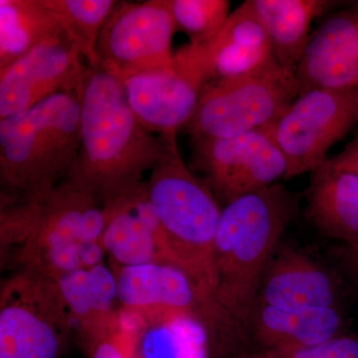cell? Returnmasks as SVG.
<instances>
[{
	"label": "cell",
	"instance_id": "1",
	"mask_svg": "<svg viewBox=\"0 0 358 358\" xmlns=\"http://www.w3.org/2000/svg\"><path fill=\"white\" fill-rule=\"evenodd\" d=\"M296 207L293 193L275 183L221 210L214 241L219 331L211 358H237L251 350L250 322L263 275Z\"/></svg>",
	"mask_w": 358,
	"mask_h": 358
},
{
	"label": "cell",
	"instance_id": "2",
	"mask_svg": "<svg viewBox=\"0 0 358 358\" xmlns=\"http://www.w3.org/2000/svg\"><path fill=\"white\" fill-rule=\"evenodd\" d=\"M77 95L81 145L63 181L103 208L145 182L143 174L159 159L162 141L134 114L117 75L89 67Z\"/></svg>",
	"mask_w": 358,
	"mask_h": 358
},
{
	"label": "cell",
	"instance_id": "3",
	"mask_svg": "<svg viewBox=\"0 0 358 358\" xmlns=\"http://www.w3.org/2000/svg\"><path fill=\"white\" fill-rule=\"evenodd\" d=\"M176 134L159 136L162 150L145 181L147 194L164 229L173 265L192 280L216 324L214 241L221 210L211 190L186 166Z\"/></svg>",
	"mask_w": 358,
	"mask_h": 358
},
{
	"label": "cell",
	"instance_id": "4",
	"mask_svg": "<svg viewBox=\"0 0 358 358\" xmlns=\"http://www.w3.org/2000/svg\"><path fill=\"white\" fill-rule=\"evenodd\" d=\"M81 145L77 91L0 120L2 192L39 199L60 185Z\"/></svg>",
	"mask_w": 358,
	"mask_h": 358
},
{
	"label": "cell",
	"instance_id": "5",
	"mask_svg": "<svg viewBox=\"0 0 358 358\" xmlns=\"http://www.w3.org/2000/svg\"><path fill=\"white\" fill-rule=\"evenodd\" d=\"M298 96L296 74L277 62L256 74L207 85L185 129L192 141L262 131Z\"/></svg>",
	"mask_w": 358,
	"mask_h": 358
},
{
	"label": "cell",
	"instance_id": "6",
	"mask_svg": "<svg viewBox=\"0 0 358 358\" xmlns=\"http://www.w3.org/2000/svg\"><path fill=\"white\" fill-rule=\"evenodd\" d=\"M358 124V87L315 89L299 96L264 129L286 159V178L313 173Z\"/></svg>",
	"mask_w": 358,
	"mask_h": 358
},
{
	"label": "cell",
	"instance_id": "7",
	"mask_svg": "<svg viewBox=\"0 0 358 358\" xmlns=\"http://www.w3.org/2000/svg\"><path fill=\"white\" fill-rule=\"evenodd\" d=\"M72 329L53 282L20 271L2 285L0 358H58Z\"/></svg>",
	"mask_w": 358,
	"mask_h": 358
},
{
	"label": "cell",
	"instance_id": "8",
	"mask_svg": "<svg viewBox=\"0 0 358 358\" xmlns=\"http://www.w3.org/2000/svg\"><path fill=\"white\" fill-rule=\"evenodd\" d=\"M176 31L167 0L119 2L99 37L98 66L117 77L173 70Z\"/></svg>",
	"mask_w": 358,
	"mask_h": 358
},
{
	"label": "cell",
	"instance_id": "9",
	"mask_svg": "<svg viewBox=\"0 0 358 358\" xmlns=\"http://www.w3.org/2000/svg\"><path fill=\"white\" fill-rule=\"evenodd\" d=\"M192 169L204 176V183L226 204L286 178V159L262 131L231 138L192 141Z\"/></svg>",
	"mask_w": 358,
	"mask_h": 358
},
{
	"label": "cell",
	"instance_id": "10",
	"mask_svg": "<svg viewBox=\"0 0 358 358\" xmlns=\"http://www.w3.org/2000/svg\"><path fill=\"white\" fill-rule=\"evenodd\" d=\"M34 201L31 230L13 258L17 265L43 262L85 244L102 243L105 212L89 195L63 181Z\"/></svg>",
	"mask_w": 358,
	"mask_h": 358
},
{
	"label": "cell",
	"instance_id": "11",
	"mask_svg": "<svg viewBox=\"0 0 358 358\" xmlns=\"http://www.w3.org/2000/svg\"><path fill=\"white\" fill-rule=\"evenodd\" d=\"M117 303L126 312L152 324L196 322L208 334L210 310L199 289L171 264L120 266L114 273Z\"/></svg>",
	"mask_w": 358,
	"mask_h": 358
},
{
	"label": "cell",
	"instance_id": "12",
	"mask_svg": "<svg viewBox=\"0 0 358 358\" xmlns=\"http://www.w3.org/2000/svg\"><path fill=\"white\" fill-rule=\"evenodd\" d=\"M82 59L76 44L64 32L0 69V120L57 94L77 91L89 69Z\"/></svg>",
	"mask_w": 358,
	"mask_h": 358
},
{
	"label": "cell",
	"instance_id": "13",
	"mask_svg": "<svg viewBox=\"0 0 358 358\" xmlns=\"http://www.w3.org/2000/svg\"><path fill=\"white\" fill-rule=\"evenodd\" d=\"M182 49L208 84L256 74L278 62L266 28L250 0L230 13L210 41L185 45Z\"/></svg>",
	"mask_w": 358,
	"mask_h": 358
},
{
	"label": "cell",
	"instance_id": "14",
	"mask_svg": "<svg viewBox=\"0 0 358 358\" xmlns=\"http://www.w3.org/2000/svg\"><path fill=\"white\" fill-rule=\"evenodd\" d=\"M296 77L299 96L358 87V1L333 11L312 33Z\"/></svg>",
	"mask_w": 358,
	"mask_h": 358
},
{
	"label": "cell",
	"instance_id": "15",
	"mask_svg": "<svg viewBox=\"0 0 358 358\" xmlns=\"http://www.w3.org/2000/svg\"><path fill=\"white\" fill-rule=\"evenodd\" d=\"M134 114L150 133L178 134L192 120L205 85L189 71L136 73L119 77Z\"/></svg>",
	"mask_w": 358,
	"mask_h": 358
},
{
	"label": "cell",
	"instance_id": "16",
	"mask_svg": "<svg viewBox=\"0 0 358 358\" xmlns=\"http://www.w3.org/2000/svg\"><path fill=\"white\" fill-rule=\"evenodd\" d=\"M338 275L291 245L280 243L268 262L258 301L282 310L339 308Z\"/></svg>",
	"mask_w": 358,
	"mask_h": 358
},
{
	"label": "cell",
	"instance_id": "17",
	"mask_svg": "<svg viewBox=\"0 0 358 358\" xmlns=\"http://www.w3.org/2000/svg\"><path fill=\"white\" fill-rule=\"evenodd\" d=\"M103 209L106 224L102 245L115 263L173 265L164 229L148 200L145 181Z\"/></svg>",
	"mask_w": 358,
	"mask_h": 358
},
{
	"label": "cell",
	"instance_id": "18",
	"mask_svg": "<svg viewBox=\"0 0 358 358\" xmlns=\"http://www.w3.org/2000/svg\"><path fill=\"white\" fill-rule=\"evenodd\" d=\"M52 282L73 329L89 348L120 329L121 320L114 308L117 301L115 275L102 264L73 271Z\"/></svg>",
	"mask_w": 358,
	"mask_h": 358
},
{
	"label": "cell",
	"instance_id": "19",
	"mask_svg": "<svg viewBox=\"0 0 358 358\" xmlns=\"http://www.w3.org/2000/svg\"><path fill=\"white\" fill-rule=\"evenodd\" d=\"M341 308L282 310L257 301L250 322L257 350H286L317 345L345 334Z\"/></svg>",
	"mask_w": 358,
	"mask_h": 358
},
{
	"label": "cell",
	"instance_id": "20",
	"mask_svg": "<svg viewBox=\"0 0 358 358\" xmlns=\"http://www.w3.org/2000/svg\"><path fill=\"white\" fill-rule=\"evenodd\" d=\"M308 220L324 236L358 244V176L329 159L312 173L307 192Z\"/></svg>",
	"mask_w": 358,
	"mask_h": 358
},
{
	"label": "cell",
	"instance_id": "21",
	"mask_svg": "<svg viewBox=\"0 0 358 358\" xmlns=\"http://www.w3.org/2000/svg\"><path fill=\"white\" fill-rule=\"evenodd\" d=\"M266 28L275 57L296 74L312 32L313 21L345 2L333 0H250Z\"/></svg>",
	"mask_w": 358,
	"mask_h": 358
},
{
	"label": "cell",
	"instance_id": "22",
	"mask_svg": "<svg viewBox=\"0 0 358 358\" xmlns=\"http://www.w3.org/2000/svg\"><path fill=\"white\" fill-rule=\"evenodd\" d=\"M64 32L58 16L42 0H0V69Z\"/></svg>",
	"mask_w": 358,
	"mask_h": 358
},
{
	"label": "cell",
	"instance_id": "23",
	"mask_svg": "<svg viewBox=\"0 0 358 358\" xmlns=\"http://www.w3.org/2000/svg\"><path fill=\"white\" fill-rule=\"evenodd\" d=\"M58 16L89 67L98 66L96 44L119 2L114 0H42Z\"/></svg>",
	"mask_w": 358,
	"mask_h": 358
},
{
	"label": "cell",
	"instance_id": "24",
	"mask_svg": "<svg viewBox=\"0 0 358 358\" xmlns=\"http://www.w3.org/2000/svg\"><path fill=\"white\" fill-rule=\"evenodd\" d=\"M176 29L189 37L192 45L215 37L230 15L227 0H167Z\"/></svg>",
	"mask_w": 358,
	"mask_h": 358
},
{
	"label": "cell",
	"instance_id": "25",
	"mask_svg": "<svg viewBox=\"0 0 358 358\" xmlns=\"http://www.w3.org/2000/svg\"><path fill=\"white\" fill-rule=\"evenodd\" d=\"M237 358H358V336L343 334L326 343L293 350H254Z\"/></svg>",
	"mask_w": 358,
	"mask_h": 358
},
{
	"label": "cell",
	"instance_id": "26",
	"mask_svg": "<svg viewBox=\"0 0 358 358\" xmlns=\"http://www.w3.org/2000/svg\"><path fill=\"white\" fill-rule=\"evenodd\" d=\"M329 162L336 169L358 176V131L345 148L334 157H329Z\"/></svg>",
	"mask_w": 358,
	"mask_h": 358
},
{
	"label": "cell",
	"instance_id": "27",
	"mask_svg": "<svg viewBox=\"0 0 358 358\" xmlns=\"http://www.w3.org/2000/svg\"><path fill=\"white\" fill-rule=\"evenodd\" d=\"M333 252L343 271L358 284V244H341Z\"/></svg>",
	"mask_w": 358,
	"mask_h": 358
}]
</instances>
